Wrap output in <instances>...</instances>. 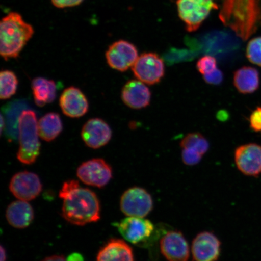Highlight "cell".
<instances>
[{
	"label": "cell",
	"instance_id": "1",
	"mask_svg": "<svg viewBox=\"0 0 261 261\" xmlns=\"http://www.w3.org/2000/svg\"><path fill=\"white\" fill-rule=\"evenodd\" d=\"M219 18L238 37L246 41L261 25V0H222Z\"/></svg>",
	"mask_w": 261,
	"mask_h": 261
},
{
	"label": "cell",
	"instance_id": "2",
	"mask_svg": "<svg viewBox=\"0 0 261 261\" xmlns=\"http://www.w3.org/2000/svg\"><path fill=\"white\" fill-rule=\"evenodd\" d=\"M62 200V215L68 223L84 226L100 219L99 200L90 189L80 187Z\"/></svg>",
	"mask_w": 261,
	"mask_h": 261
},
{
	"label": "cell",
	"instance_id": "3",
	"mask_svg": "<svg viewBox=\"0 0 261 261\" xmlns=\"http://www.w3.org/2000/svg\"><path fill=\"white\" fill-rule=\"evenodd\" d=\"M34 34L32 26L18 13L11 12L0 22V54L5 61L19 57Z\"/></svg>",
	"mask_w": 261,
	"mask_h": 261
},
{
	"label": "cell",
	"instance_id": "4",
	"mask_svg": "<svg viewBox=\"0 0 261 261\" xmlns=\"http://www.w3.org/2000/svg\"><path fill=\"white\" fill-rule=\"evenodd\" d=\"M37 116L32 110H24L18 119L19 143L17 159L24 165H32L40 153L41 143Z\"/></svg>",
	"mask_w": 261,
	"mask_h": 261
},
{
	"label": "cell",
	"instance_id": "5",
	"mask_svg": "<svg viewBox=\"0 0 261 261\" xmlns=\"http://www.w3.org/2000/svg\"><path fill=\"white\" fill-rule=\"evenodd\" d=\"M176 4L179 18L189 32L197 31L211 12L220 8L216 0H177Z\"/></svg>",
	"mask_w": 261,
	"mask_h": 261
},
{
	"label": "cell",
	"instance_id": "6",
	"mask_svg": "<svg viewBox=\"0 0 261 261\" xmlns=\"http://www.w3.org/2000/svg\"><path fill=\"white\" fill-rule=\"evenodd\" d=\"M114 225L124 239L138 246L149 242L155 228L151 221L135 217H128Z\"/></svg>",
	"mask_w": 261,
	"mask_h": 261
},
{
	"label": "cell",
	"instance_id": "7",
	"mask_svg": "<svg viewBox=\"0 0 261 261\" xmlns=\"http://www.w3.org/2000/svg\"><path fill=\"white\" fill-rule=\"evenodd\" d=\"M120 205V210L126 216L144 218L152 211L154 201L146 189L135 187L124 192Z\"/></svg>",
	"mask_w": 261,
	"mask_h": 261
},
{
	"label": "cell",
	"instance_id": "8",
	"mask_svg": "<svg viewBox=\"0 0 261 261\" xmlns=\"http://www.w3.org/2000/svg\"><path fill=\"white\" fill-rule=\"evenodd\" d=\"M135 76L143 83L154 85L161 81L165 73L164 61L155 53L140 55L132 67Z\"/></svg>",
	"mask_w": 261,
	"mask_h": 261
},
{
	"label": "cell",
	"instance_id": "9",
	"mask_svg": "<svg viewBox=\"0 0 261 261\" xmlns=\"http://www.w3.org/2000/svg\"><path fill=\"white\" fill-rule=\"evenodd\" d=\"M77 176L84 184L102 188L113 178V170L102 159H93L85 162L78 167Z\"/></svg>",
	"mask_w": 261,
	"mask_h": 261
},
{
	"label": "cell",
	"instance_id": "10",
	"mask_svg": "<svg viewBox=\"0 0 261 261\" xmlns=\"http://www.w3.org/2000/svg\"><path fill=\"white\" fill-rule=\"evenodd\" d=\"M106 55L109 66L122 72L133 67L139 58L135 45L125 40L114 42L108 49Z\"/></svg>",
	"mask_w": 261,
	"mask_h": 261
},
{
	"label": "cell",
	"instance_id": "11",
	"mask_svg": "<svg viewBox=\"0 0 261 261\" xmlns=\"http://www.w3.org/2000/svg\"><path fill=\"white\" fill-rule=\"evenodd\" d=\"M42 189L40 177L29 171L16 173L9 184L11 193L18 200L25 201L34 200L40 194Z\"/></svg>",
	"mask_w": 261,
	"mask_h": 261
},
{
	"label": "cell",
	"instance_id": "12",
	"mask_svg": "<svg viewBox=\"0 0 261 261\" xmlns=\"http://www.w3.org/2000/svg\"><path fill=\"white\" fill-rule=\"evenodd\" d=\"M234 162L244 175L258 177L261 174V146L248 143L238 147L234 151Z\"/></svg>",
	"mask_w": 261,
	"mask_h": 261
},
{
	"label": "cell",
	"instance_id": "13",
	"mask_svg": "<svg viewBox=\"0 0 261 261\" xmlns=\"http://www.w3.org/2000/svg\"><path fill=\"white\" fill-rule=\"evenodd\" d=\"M221 251L220 240L210 231L198 233L192 241L191 252L194 261H217Z\"/></svg>",
	"mask_w": 261,
	"mask_h": 261
},
{
	"label": "cell",
	"instance_id": "14",
	"mask_svg": "<svg viewBox=\"0 0 261 261\" xmlns=\"http://www.w3.org/2000/svg\"><path fill=\"white\" fill-rule=\"evenodd\" d=\"M163 256L168 261H188L190 249L187 239L181 231L171 230L160 241Z\"/></svg>",
	"mask_w": 261,
	"mask_h": 261
},
{
	"label": "cell",
	"instance_id": "15",
	"mask_svg": "<svg viewBox=\"0 0 261 261\" xmlns=\"http://www.w3.org/2000/svg\"><path fill=\"white\" fill-rule=\"evenodd\" d=\"M81 137L89 148L99 149L110 142L112 137V130L102 119H91L84 124Z\"/></svg>",
	"mask_w": 261,
	"mask_h": 261
},
{
	"label": "cell",
	"instance_id": "16",
	"mask_svg": "<svg viewBox=\"0 0 261 261\" xmlns=\"http://www.w3.org/2000/svg\"><path fill=\"white\" fill-rule=\"evenodd\" d=\"M60 105L65 116L71 118L83 116L89 110V102L82 91L75 87L64 90L60 99Z\"/></svg>",
	"mask_w": 261,
	"mask_h": 261
},
{
	"label": "cell",
	"instance_id": "17",
	"mask_svg": "<svg viewBox=\"0 0 261 261\" xmlns=\"http://www.w3.org/2000/svg\"><path fill=\"white\" fill-rule=\"evenodd\" d=\"M143 82L130 80L125 84L122 90V99L126 106L133 109H142L149 106L151 92Z\"/></svg>",
	"mask_w": 261,
	"mask_h": 261
},
{
	"label": "cell",
	"instance_id": "18",
	"mask_svg": "<svg viewBox=\"0 0 261 261\" xmlns=\"http://www.w3.org/2000/svg\"><path fill=\"white\" fill-rule=\"evenodd\" d=\"M97 261H135L133 250L125 241L112 239L101 248Z\"/></svg>",
	"mask_w": 261,
	"mask_h": 261
},
{
	"label": "cell",
	"instance_id": "19",
	"mask_svg": "<svg viewBox=\"0 0 261 261\" xmlns=\"http://www.w3.org/2000/svg\"><path fill=\"white\" fill-rule=\"evenodd\" d=\"M6 217L11 226L24 228L30 226L34 220V211L28 201L19 200L8 205Z\"/></svg>",
	"mask_w": 261,
	"mask_h": 261
},
{
	"label": "cell",
	"instance_id": "20",
	"mask_svg": "<svg viewBox=\"0 0 261 261\" xmlns=\"http://www.w3.org/2000/svg\"><path fill=\"white\" fill-rule=\"evenodd\" d=\"M233 84L240 93L252 94L259 89L260 84L258 70L249 66L239 68L234 73Z\"/></svg>",
	"mask_w": 261,
	"mask_h": 261
},
{
	"label": "cell",
	"instance_id": "21",
	"mask_svg": "<svg viewBox=\"0 0 261 261\" xmlns=\"http://www.w3.org/2000/svg\"><path fill=\"white\" fill-rule=\"evenodd\" d=\"M34 100L38 107H44L54 102L57 96V86L54 81L37 77L32 82Z\"/></svg>",
	"mask_w": 261,
	"mask_h": 261
},
{
	"label": "cell",
	"instance_id": "22",
	"mask_svg": "<svg viewBox=\"0 0 261 261\" xmlns=\"http://www.w3.org/2000/svg\"><path fill=\"white\" fill-rule=\"evenodd\" d=\"M40 138L46 142L53 141L63 130L61 117L56 113H49L42 116L38 122Z\"/></svg>",
	"mask_w": 261,
	"mask_h": 261
},
{
	"label": "cell",
	"instance_id": "23",
	"mask_svg": "<svg viewBox=\"0 0 261 261\" xmlns=\"http://www.w3.org/2000/svg\"><path fill=\"white\" fill-rule=\"evenodd\" d=\"M18 81L11 70H3L0 73V98L8 99L14 96L17 90Z\"/></svg>",
	"mask_w": 261,
	"mask_h": 261
},
{
	"label": "cell",
	"instance_id": "24",
	"mask_svg": "<svg viewBox=\"0 0 261 261\" xmlns=\"http://www.w3.org/2000/svg\"><path fill=\"white\" fill-rule=\"evenodd\" d=\"M182 149L191 148L204 155L210 148L207 140L200 133H192L186 136L180 143Z\"/></svg>",
	"mask_w": 261,
	"mask_h": 261
},
{
	"label": "cell",
	"instance_id": "25",
	"mask_svg": "<svg viewBox=\"0 0 261 261\" xmlns=\"http://www.w3.org/2000/svg\"><path fill=\"white\" fill-rule=\"evenodd\" d=\"M246 56L250 63L261 67V37L254 38L248 42Z\"/></svg>",
	"mask_w": 261,
	"mask_h": 261
},
{
	"label": "cell",
	"instance_id": "26",
	"mask_svg": "<svg viewBox=\"0 0 261 261\" xmlns=\"http://www.w3.org/2000/svg\"><path fill=\"white\" fill-rule=\"evenodd\" d=\"M197 69L203 76L213 73L217 69L216 59L210 55H205L198 60L197 63Z\"/></svg>",
	"mask_w": 261,
	"mask_h": 261
},
{
	"label": "cell",
	"instance_id": "27",
	"mask_svg": "<svg viewBox=\"0 0 261 261\" xmlns=\"http://www.w3.org/2000/svg\"><path fill=\"white\" fill-rule=\"evenodd\" d=\"M203 156L193 149H182L181 158L182 162H184L185 165L188 166L197 165L201 161Z\"/></svg>",
	"mask_w": 261,
	"mask_h": 261
},
{
	"label": "cell",
	"instance_id": "28",
	"mask_svg": "<svg viewBox=\"0 0 261 261\" xmlns=\"http://www.w3.org/2000/svg\"><path fill=\"white\" fill-rule=\"evenodd\" d=\"M250 126L254 132H261V107H257L250 116Z\"/></svg>",
	"mask_w": 261,
	"mask_h": 261
},
{
	"label": "cell",
	"instance_id": "29",
	"mask_svg": "<svg viewBox=\"0 0 261 261\" xmlns=\"http://www.w3.org/2000/svg\"><path fill=\"white\" fill-rule=\"evenodd\" d=\"M80 187L79 182L74 179H70L64 182L63 187H62L61 191H60V198L63 199L65 196L70 194V192H72L77 188Z\"/></svg>",
	"mask_w": 261,
	"mask_h": 261
},
{
	"label": "cell",
	"instance_id": "30",
	"mask_svg": "<svg viewBox=\"0 0 261 261\" xmlns=\"http://www.w3.org/2000/svg\"><path fill=\"white\" fill-rule=\"evenodd\" d=\"M204 80L206 82L207 84L212 85H219L224 79L223 73L222 71L217 69L210 74L205 75L203 76Z\"/></svg>",
	"mask_w": 261,
	"mask_h": 261
},
{
	"label": "cell",
	"instance_id": "31",
	"mask_svg": "<svg viewBox=\"0 0 261 261\" xmlns=\"http://www.w3.org/2000/svg\"><path fill=\"white\" fill-rule=\"evenodd\" d=\"M84 0H51L52 4L57 8L74 7L81 4Z\"/></svg>",
	"mask_w": 261,
	"mask_h": 261
},
{
	"label": "cell",
	"instance_id": "32",
	"mask_svg": "<svg viewBox=\"0 0 261 261\" xmlns=\"http://www.w3.org/2000/svg\"><path fill=\"white\" fill-rule=\"evenodd\" d=\"M67 261H84V257L78 253H73L67 257Z\"/></svg>",
	"mask_w": 261,
	"mask_h": 261
},
{
	"label": "cell",
	"instance_id": "33",
	"mask_svg": "<svg viewBox=\"0 0 261 261\" xmlns=\"http://www.w3.org/2000/svg\"><path fill=\"white\" fill-rule=\"evenodd\" d=\"M42 261H67L63 256L61 255H54L45 257V258Z\"/></svg>",
	"mask_w": 261,
	"mask_h": 261
},
{
	"label": "cell",
	"instance_id": "34",
	"mask_svg": "<svg viewBox=\"0 0 261 261\" xmlns=\"http://www.w3.org/2000/svg\"><path fill=\"white\" fill-rule=\"evenodd\" d=\"M7 255H6V250L3 246H1V261H6Z\"/></svg>",
	"mask_w": 261,
	"mask_h": 261
},
{
	"label": "cell",
	"instance_id": "35",
	"mask_svg": "<svg viewBox=\"0 0 261 261\" xmlns=\"http://www.w3.org/2000/svg\"><path fill=\"white\" fill-rule=\"evenodd\" d=\"M4 124H5L4 119H3V116L2 115L1 116V133H2L3 130V128H4Z\"/></svg>",
	"mask_w": 261,
	"mask_h": 261
}]
</instances>
